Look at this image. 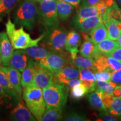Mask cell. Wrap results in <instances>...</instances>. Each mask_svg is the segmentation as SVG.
Instances as JSON below:
<instances>
[{
    "instance_id": "d6986e66",
    "label": "cell",
    "mask_w": 121,
    "mask_h": 121,
    "mask_svg": "<svg viewBox=\"0 0 121 121\" xmlns=\"http://www.w3.org/2000/svg\"><path fill=\"white\" fill-rule=\"evenodd\" d=\"M35 73V61L30 57L28 65L22 71L21 84L22 87H25L33 82Z\"/></svg>"
},
{
    "instance_id": "f35d334b",
    "label": "cell",
    "mask_w": 121,
    "mask_h": 121,
    "mask_svg": "<svg viewBox=\"0 0 121 121\" xmlns=\"http://www.w3.org/2000/svg\"><path fill=\"white\" fill-rule=\"evenodd\" d=\"M98 121H117L116 118L113 117L110 114H109L106 111H103L100 114V119Z\"/></svg>"
},
{
    "instance_id": "8992f818",
    "label": "cell",
    "mask_w": 121,
    "mask_h": 121,
    "mask_svg": "<svg viewBox=\"0 0 121 121\" xmlns=\"http://www.w3.org/2000/svg\"><path fill=\"white\" fill-rule=\"evenodd\" d=\"M43 39H45L44 44L51 51L62 52L65 48L67 34L63 29L58 26L53 27L47 30Z\"/></svg>"
},
{
    "instance_id": "bcb514c9",
    "label": "cell",
    "mask_w": 121,
    "mask_h": 121,
    "mask_svg": "<svg viewBox=\"0 0 121 121\" xmlns=\"http://www.w3.org/2000/svg\"><path fill=\"white\" fill-rule=\"evenodd\" d=\"M119 21H121V11L119 12Z\"/></svg>"
},
{
    "instance_id": "7bdbcfd3",
    "label": "cell",
    "mask_w": 121,
    "mask_h": 121,
    "mask_svg": "<svg viewBox=\"0 0 121 121\" xmlns=\"http://www.w3.org/2000/svg\"><path fill=\"white\" fill-rule=\"evenodd\" d=\"M5 96H9L6 93V92L4 91L2 86L0 85V98L5 97Z\"/></svg>"
},
{
    "instance_id": "30bf717a",
    "label": "cell",
    "mask_w": 121,
    "mask_h": 121,
    "mask_svg": "<svg viewBox=\"0 0 121 121\" xmlns=\"http://www.w3.org/2000/svg\"><path fill=\"white\" fill-rule=\"evenodd\" d=\"M10 119L14 121H35L34 117L27 107L24 100L20 99L17 102L10 114Z\"/></svg>"
},
{
    "instance_id": "816d5d0a",
    "label": "cell",
    "mask_w": 121,
    "mask_h": 121,
    "mask_svg": "<svg viewBox=\"0 0 121 121\" xmlns=\"http://www.w3.org/2000/svg\"><path fill=\"white\" fill-rule=\"evenodd\" d=\"M0 16H1V15H0Z\"/></svg>"
},
{
    "instance_id": "e575fe53",
    "label": "cell",
    "mask_w": 121,
    "mask_h": 121,
    "mask_svg": "<svg viewBox=\"0 0 121 121\" xmlns=\"http://www.w3.org/2000/svg\"><path fill=\"white\" fill-rule=\"evenodd\" d=\"M113 96H114V95L110 94L109 93L102 91V99L106 109L109 108L110 105H111L112 102Z\"/></svg>"
},
{
    "instance_id": "4fadbf2b",
    "label": "cell",
    "mask_w": 121,
    "mask_h": 121,
    "mask_svg": "<svg viewBox=\"0 0 121 121\" xmlns=\"http://www.w3.org/2000/svg\"><path fill=\"white\" fill-rule=\"evenodd\" d=\"M82 38L84 41L83 42L80 49V53L83 57H89L96 59L102 56L96 48V45L86 33L82 32Z\"/></svg>"
},
{
    "instance_id": "52a82bcc",
    "label": "cell",
    "mask_w": 121,
    "mask_h": 121,
    "mask_svg": "<svg viewBox=\"0 0 121 121\" xmlns=\"http://www.w3.org/2000/svg\"><path fill=\"white\" fill-rule=\"evenodd\" d=\"M37 62L42 67L51 71L54 74L68 66L69 60L64 54L60 52H52Z\"/></svg>"
},
{
    "instance_id": "f907efd6",
    "label": "cell",
    "mask_w": 121,
    "mask_h": 121,
    "mask_svg": "<svg viewBox=\"0 0 121 121\" xmlns=\"http://www.w3.org/2000/svg\"><path fill=\"white\" fill-rule=\"evenodd\" d=\"M118 2H119V3H121V0H117Z\"/></svg>"
},
{
    "instance_id": "5b68a950",
    "label": "cell",
    "mask_w": 121,
    "mask_h": 121,
    "mask_svg": "<svg viewBox=\"0 0 121 121\" xmlns=\"http://www.w3.org/2000/svg\"><path fill=\"white\" fill-rule=\"evenodd\" d=\"M37 20L39 24L46 30L58 26L56 1H42L39 2Z\"/></svg>"
},
{
    "instance_id": "f546056e",
    "label": "cell",
    "mask_w": 121,
    "mask_h": 121,
    "mask_svg": "<svg viewBox=\"0 0 121 121\" xmlns=\"http://www.w3.org/2000/svg\"><path fill=\"white\" fill-rule=\"evenodd\" d=\"M21 0H0V15L4 16L16 8Z\"/></svg>"
},
{
    "instance_id": "4dcf8cb0",
    "label": "cell",
    "mask_w": 121,
    "mask_h": 121,
    "mask_svg": "<svg viewBox=\"0 0 121 121\" xmlns=\"http://www.w3.org/2000/svg\"><path fill=\"white\" fill-rule=\"evenodd\" d=\"M88 93L87 89L82 84H80L72 87L71 90V97L75 99H79Z\"/></svg>"
},
{
    "instance_id": "f1b7e54d",
    "label": "cell",
    "mask_w": 121,
    "mask_h": 121,
    "mask_svg": "<svg viewBox=\"0 0 121 121\" xmlns=\"http://www.w3.org/2000/svg\"><path fill=\"white\" fill-rule=\"evenodd\" d=\"M62 118V109L49 107H46L40 121H57Z\"/></svg>"
},
{
    "instance_id": "cb8c5ba5",
    "label": "cell",
    "mask_w": 121,
    "mask_h": 121,
    "mask_svg": "<svg viewBox=\"0 0 121 121\" xmlns=\"http://www.w3.org/2000/svg\"><path fill=\"white\" fill-rule=\"evenodd\" d=\"M23 50L29 56L32 58L35 62H38L52 52L46 48L38 45L30 47Z\"/></svg>"
},
{
    "instance_id": "484cf974",
    "label": "cell",
    "mask_w": 121,
    "mask_h": 121,
    "mask_svg": "<svg viewBox=\"0 0 121 121\" xmlns=\"http://www.w3.org/2000/svg\"><path fill=\"white\" fill-rule=\"evenodd\" d=\"M102 90L98 89L96 91L91 93L88 95L87 98L91 106L94 108L101 111H106V108L102 99Z\"/></svg>"
},
{
    "instance_id": "2e32d148",
    "label": "cell",
    "mask_w": 121,
    "mask_h": 121,
    "mask_svg": "<svg viewBox=\"0 0 121 121\" xmlns=\"http://www.w3.org/2000/svg\"><path fill=\"white\" fill-rule=\"evenodd\" d=\"M81 42V37L77 32L72 30L68 33L65 44V49L70 53L72 60L77 56L78 52V48Z\"/></svg>"
},
{
    "instance_id": "ba28073f",
    "label": "cell",
    "mask_w": 121,
    "mask_h": 121,
    "mask_svg": "<svg viewBox=\"0 0 121 121\" xmlns=\"http://www.w3.org/2000/svg\"><path fill=\"white\" fill-rule=\"evenodd\" d=\"M54 82V74L51 71L40 66L35 61V73L33 83L43 89Z\"/></svg>"
},
{
    "instance_id": "ab89813d",
    "label": "cell",
    "mask_w": 121,
    "mask_h": 121,
    "mask_svg": "<svg viewBox=\"0 0 121 121\" xmlns=\"http://www.w3.org/2000/svg\"><path fill=\"white\" fill-rule=\"evenodd\" d=\"M80 84H81V80L78 79V78H73V79H71L68 81L65 85H67L69 87L72 88V87L75 86Z\"/></svg>"
},
{
    "instance_id": "277c9868",
    "label": "cell",
    "mask_w": 121,
    "mask_h": 121,
    "mask_svg": "<svg viewBox=\"0 0 121 121\" xmlns=\"http://www.w3.org/2000/svg\"><path fill=\"white\" fill-rule=\"evenodd\" d=\"M69 88L65 84L53 82L42 89L46 107L63 108L66 103Z\"/></svg>"
},
{
    "instance_id": "4316f807",
    "label": "cell",
    "mask_w": 121,
    "mask_h": 121,
    "mask_svg": "<svg viewBox=\"0 0 121 121\" xmlns=\"http://www.w3.org/2000/svg\"><path fill=\"white\" fill-rule=\"evenodd\" d=\"M0 85L2 86L10 97L16 99L17 101L22 99V98L16 93V92L12 87L5 73L1 69V68H0Z\"/></svg>"
},
{
    "instance_id": "b9f144b4",
    "label": "cell",
    "mask_w": 121,
    "mask_h": 121,
    "mask_svg": "<svg viewBox=\"0 0 121 121\" xmlns=\"http://www.w3.org/2000/svg\"><path fill=\"white\" fill-rule=\"evenodd\" d=\"M101 1L102 0H86V3H87L89 5L94 6H95Z\"/></svg>"
},
{
    "instance_id": "836d02e7",
    "label": "cell",
    "mask_w": 121,
    "mask_h": 121,
    "mask_svg": "<svg viewBox=\"0 0 121 121\" xmlns=\"http://www.w3.org/2000/svg\"><path fill=\"white\" fill-rule=\"evenodd\" d=\"M112 72L109 71L96 72L95 76L97 81H110Z\"/></svg>"
},
{
    "instance_id": "74e56055",
    "label": "cell",
    "mask_w": 121,
    "mask_h": 121,
    "mask_svg": "<svg viewBox=\"0 0 121 121\" xmlns=\"http://www.w3.org/2000/svg\"><path fill=\"white\" fill-rule=\"evenodd\" d=\"M105 56L113 57L114 59H116L119 61L121 62V47H119L117 49H114V51H112L109 53Z\"/></svg>"
},
{
    "instance_id": "60d3db41",
    "label": "cell",
    "mask_w": 121,
    "mask_h": 121,
    "mask_svg": "<svg viewBox=\"0 0 121 121\" xmlns=\"http://www.w3.org/2000/svg\"><path fill=\"white\" fill-rule=\"evenodd\" d=\"M63 1L69 3L73 7H77L80 4L81 0H63Z\"/></svg>"
},
{
    "instance_id": "9a60e30c",
    "label": "cell",
    "mask_w": 121,
    "mask_h": 121,
    "mask_svg": "<svg viewBox=\"0 0 121 121\" xmlns=\"http://www.w3.org/2000/svg\"><path fill=\"white\" fill-rule=\"evenodd\" d=\"M78 78H79V71L73 66H66L54 74V80L60 84H66L69 80Z\"/></svg>"
},
{
    "instance_id": "e0dca14e",
    "label": "cell",
    "mask_w": 121,
    "mask_h": 121,
    "mask_svg": "<svg viewBox=\"0 0 121 121\" xmlns=\"http://www.w3.org/2000/svg\"><path fill=\"white\" fill-rule=\"evenodd\" d=\"M103 22L102 16H92L85 19L80 22H75L74 26L77 30L81 32L89 33L100 22Z\"/></svg>"
},
{
    "instance_id": "d4e9b609",
    "label": "cell",
    "mask_w": 121,
    "mask_h": 121,
    "mask_svg": "<svg viewBox=\"0 0 121 121\" xmlns=\"http://www.w3.org/2000/svg\"><path fill=\"white\" fill-rule=\"evenodd\" d=\"M96 48L102 56H105L120 47L117 40L107 38L96 44Z\"/></svg>"
},
{
    "instance_id": "c3c4849f",
    "label": "cell",
    "mask_w": 121,
    "mask_h": 121,
    "mask_svg": "<svg viewBox=\"0 0 121 121\" xmlns=\"http://www.w3.org/2000/svg\"><path fill=\"white\" fill-rule=\"evenodd\" d=\"M33 1H35V2H39V0H33Z\"/></svg>"
},
{
    "instance_id": "7dc6e473",
    "label": "cell",
    "mask_w": 121,
    "mask_h": 121,
    "mask_svg": "<svg viewBox=\"0 0 121 121\" xmlns=\"http://www.w3.org/2000/svg\"><path fill=\"white\" fill-rule=\"evenodd\" d=\"M2 65V60H1V53H0V67Z\"/></svg>"
},
{
    "instance_id": "681fc988",
    "label": "cell",
    "mask_w": 121,
    "mask_h": 121,
    "mask_svg": "<svg viewBox=\"0 0 121 121\" xmlns=\"http://www.w3.org/2000/svg\"><path fill=\"white\" fill-rule=\"evenodd\" d=\"M119 120H121V115L119 116Z\"/></svg>"
},
{
    "instance_id": "3957f363",
    "label": "cell",
    "mask_w": 121,
    "mask_h": 121,
    "mask_svg": "<svg viewBox=\"0 0 121 121\" xmlns=\"http://www.w3.org/2000/svg\"><path fill=\"white\" fill-rule=\"evenodd\" d=\"M5 26L6 33L15 49H25L30 47L38 45L39 42L44 37V34H42L37 39H31L29 34L24 30V26H22L17 29H16L15 24L10 17L7 20Z\"/></svg>"
},
{
    "instance_id": "44dd1931",
    "label": "cell",
    "mask_w": 121,
    "mask_h": 121,
    "mask_svg": "<svg viewBox=\"0 0 121 121\" xmlns=\"http://www.w3.org/2000/svg\"><path fill=\"white\" fill-rule=\"evenodd\" d=\"M89 36L96 44L104 39L108 38V31L103 22H100L91 30L89 32Z\"/></svg>"
},
{
    "instance_id": "d6a6232c",
    "label": "cell",
    "mask_w": 121,
    "mask_h": 121,
    "mask_svg": "<svg viewBox=\"0 0 121 121\" xmlns=\"http://www.w3.org/2000/svg\"><path fill=\"white\" fill-rule=\"evenodd\" d=\"M96 86L103 91L109 93L113 95L114 88L107 81H96Z\"/></svg>"
},
{
    "instance_id": "9c48e42d",
    "label": "cell",
    "mask_w": 121,
    "mask_h": 121,
    "mask_svg": "<svg viewBox=\"0 0 121 121\" xmlns=\"http://www.w3.org/2000/svg\"><path fill=\"white\" fill-rule=\"evenodd\" d=\"M94 66L96 72H112L121 69V62L108 56H102L95 59Z\"/></svg>"
},
{
    "instance_id": "6da1fadb",
    "label": "cell",
    "mask_w": 121,
    "mask_h": 121,
    "mask_svg": "<svg viewBox=\"0 0 121 121\" xmlns=\"http://www.w3.org/2000/svg\"><path fill=\"white\" fill-rule=\"evenodd\" d=\"M37 2L33 0H23L18 4L13 13L15 23L32 30L37 20L38 9Z\"/></svg>"
},
{
    "instance_id": "ee69618b",
    "label": "cell",
    "mask_w": 121,
    "mask_h": 121,
    "mask_svg": "<svg viewBox=\"0 0 121 121\" xmlns=\"http://www.w3.org/2000/svg\"><path fill=\"white\" fill-rule=\"evenodd\" d=\"M117 41L118 42V43L119 44V47H121V32L120 35H119L118 39V40H117Z\"/></svg>"
},
{
    "instance_id": "7402d4cb",
    "label": "cell",
    "mask_w": 121,
    "mask_h": 121,
    "mask_svg": "<svg viewBox=\"0 0 121 121\" xmlns=\"http://www.w3.org/2000/svg\"><path fill=\"white\" fill-rule=\"evenodd\" d=\"M57 15L62 22L67 21L71 15L73 6L63 0H56Z\"/></svg>"
},
{
    "instance_id": "7c38bea8",
    "label": "cell",
    "mask_w": 121,
    "mask_h": 121,
    "mask_svg": "<svg viewBox=\"0 0 121 121\" xmlns=\"http://www.w3.org/2000/svg\"><path fill=\"white\" fill-rule=\"evenodd\" d=\"M1 69L5 73L9 82L16 93L22 98V86L21 84L22 74L17 69L11 66H1Z\"/></svg>"
},
{
    "instance_id": "f6af8a7d",
    "label": "cell",
    "mask_w": 121,
    "mask_h": 121,
    "mask_svg": "<svg viewBox=\"0 0 121 121\" xmlns=\"http://www.w3.org/2000/svg\"><path fill=\"white\" fill-rule=\"evenodd\" d=\"M119 98H120L121 99V85L119 86Z\"/></svg>"
},
{
    "instance_id": "7a4b0ae2",
    "label": "cell",
    "mask_w": 121,
    "mask_h": 121,
    "mask_svg": "<svg viewBox=\"0 0 121 121\" xmlns=\"http://www.w3.org/2000/svg\"><path fill=\"white\" fill-rule=\"evenodd\" d=\"M22 99L37 121H41L46 109L42 89L31 83L24 87Z\"/></svg>"
},
{
    "instance_id": "1f68e13d",
    "label": "cell",
    "mask_w": 121,
    "mask_h": 121,
    "mask_svg": "<svg viewBox=\"0 0 121 121\" xmlns=\"http://www.w3.org/2000/svg\"><path fill=\"white\" fill-rule=\"evenodd\" d=\"M109 112L111 114L116 116L121 115V99L117 96H113L111 105L109 108Z\"/></svg>"
},
{
    "instance_id": "ffe728a7",
    "label": "cell",
    "mask_w": 121,
    "mask_h": 121,
    "mask_svg": "<svg viewBox=\"0 0 121 121\" xmlns=\"http://www.w3.org/2000/svg\"><path fill=\"white\" fill-rule=\"evenodd\" d=\"M107 31L108 38L117 40L121 32V22L114 19H111L104 23Z\"/></svg>"
},
{
    "instance_id": "8d00e7d4",
    "label": "cell",
    "mask_w": 121,
    "mask_h": 121,
    "mask_svg": "<svg viewBox=\"0 0 121 121\" xmlns=\"http://www.w3.org/2000/svg\"><path fill=\"white\" fill-rule=\"evenodd\" d=\"M110 81L118 87L121 85V69L112 72Z\"/></svg>"
},
{
    "instance_id": "ac0fdd59",
    "label": "cell",
    "mask_w": 121,
    "mask_h": 121,
    "mask_svg": "<svg viewBox=\"0 0 121 121\" xmlns=\"http://www.w3.org/2000/svg\"><path fill=\"white\" fill-rule=\"evenodd\" d=\"M79 78L88 90V92L94 91L96 87V80L94 72L87 69H79Z\"/></svg>"
},
{
    "instance_id": "d590c367",
    "label": "cell",
    "mask_w": 121,
    "mask_h": 121,
    "mask_svg": "<svg viewBox=\"0 0 121 121\" xmlns=\"http://www.w3.org/2000/svg\"><path fill=\"white\" fill-rule=\"evenodd\" d=\"M65 121H86L89 119L85 116L78 113H71L65 117Z\"/></svg>"
},
{
    "instance_id": "603a6c76",
    "label": "cell",
    "mask_w": 121,
    "mask_h": 121,
    "mask_svg": "<svg viewBox=\"0 0 121 121\" xmlns=\"http://www.w3.org/2000/svg\"><path fill=\"white\" fill-rule=\"evenodd\" d=\"M99 15L96 6H91L86 2L80 7L77 13L75 22H80L86 18Z\"/></svg>"
},
{
    "instance_id": "5bb4252c",
    "label": "cell",
    "mask_w": 121,
    "mask_h": 121,
    "mask_svg": "<svg viewBox=\"0 0 121 121\" xmlns=\"http://www.w3.org/2000/svg\"><path fill=\"white\" fill-rule=\"evenodd\" d=\"M30 57L24 51L23 49H16L13 52L9 66L14 68L22 72L28 65Z\"/></svg>"
},
{
    "instance_id": "83f0119b",
    "label": "cell",
    "mask_w": 121,
    "mask_h": 121,
    "mask_svg": "<svg viewBox=\"0 0 121 121\" xmlns=\"http://www.w3.org/2000/svg\"><path fill=\"white\" fill-rule=\"evenodd\" d=\"M94 58L85 57H78L77 56L72 59V62L78 69H91L93 72H96L94 66Z\"/></svg>"
},
{
    "instance_id": "8fae6325",
    "label": "cell",
    "mask_w": 121,
    "mask_h": 121,
    "mask_svg": "<svg viewBox=\"0 0 121 121\" xmlns=\"http://www.w3.org/2000/svg\"><path fill=\"white\" fill-rule=\"evenodd\" d=\"M13 49L8 36L5 32L0 33V53L2 65L9 66L10 60L13 53Z\"/></svg>"
}]
</instances>
